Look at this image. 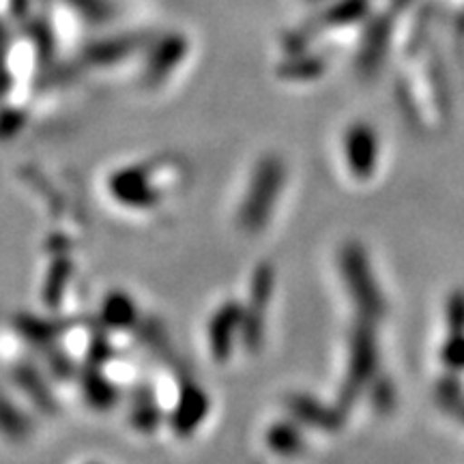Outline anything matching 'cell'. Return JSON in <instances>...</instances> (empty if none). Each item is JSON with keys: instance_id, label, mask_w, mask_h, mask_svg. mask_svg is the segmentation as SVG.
<instances>
[{"instance_id": "obj_1", "label": "cell", "mask_w": 464, "mask_h": 464, "mask_svg": "<svg viewBox=\"0 0 464 464\" xmlns=\"http://www.w3.org/2000/svg\"><path fill=\"white\" fill-rule=\"evenodd\" d=\"M448 323L451 329V338H456V335H464V295L462 293H456L454 297L450 299Z\"/></svg>"}, {"instance_id": "obj_2", "label": "cell", "mask_w": 464, "mask_h": 464, "mask_svg": "<svg viewBox=\"0 0 464 464\" xmlns=\"http://www.w3.org/2000/svg\"><path fill=\"white\" fill-rule=\"evenodd\" d=\"M355 160L362 166V170H368L372 161V136L365 131H359L355 136Z\"/></svg>"}, {"instance_id": "obj_3", "label": "cell", "mask_w": 464, "mask_h": 464, "mask_svg": "<svg viewBox=\"0 0 464 464\" xmlns=\"http://www.w3.org/2000/svg\"><path fill=\"white\" fill-rule=\"evenodd\" d=\"M443 357L445 363H450L451 368H464V335H456V338L450 340Z\"/></svg>"}, {"instance_id": "obj_4", "label": "cell", "mask_w": 464, "mask_h": 464, "mask_svg": "<svg viewBox=\"0 0 464 464\" xmlns=\"http://www.w3.org/2000/svg\"><path fill=\"white\" fill-rule=\"evenodd\" d=\"M454 411H458V413H456V415H458V417H460V420L464 421V404H462V402H458V404L454 406Z\"/></svg>"}]
</instances>
